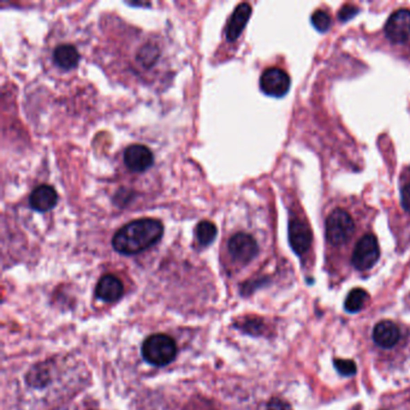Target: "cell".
I'll list each match as a JSON object with an SVG mask.
<instances>
[{
  "label": "cell",
  "mask_w": 410,
  "mask_h": 410,
  "mask_svg": "<svg viewBox=\"0 0 410 410\" xmlns=\"http://www.w3.org/2000/svg\"><path fill=\"white\" fill-rule=\"evenodd\" d=\"M364 216L352 203H341L330 208L325 216V239L331 248L347 247L354 239H361L366 231Z\"/></svg>",
  "instance_id": "cell-1"
},
{
  "label": "cell",
  "mask_w": 410,
  "mask_h": 410,
  "mask_svg": "<svg viewBox=\"0 0 410 410\" xmlns=\"http://www.w3.org/2000/svg\"><path fill=\"white\" fill-rule=\"evenodd\" d=\"M162 234L164 228L157 219H137L116 232L112 239L113 248L124 255H135L158 244Z\"/></svg>",
  "instance_id": "cell-2"
},
{
  "label": "cell",
  "mask_w": 410,
  "mask_h": 410,
  "mask_svg": "<svg viewBox=\"0 0 410 410\" xmlns=\"http://www.w3.org/2000/svg\"><path fill=\"white\" fill-rule=\"evenodd\" d=\"M142 357L151 365L162 367L171 364L177 354L175 341L166 334H153L142 344Z\"/></svg>",
  "instance_id": "cell-3"
},
{
  "label": "cell",
  "mask_w": 410,
  "mask_h": 410,
  "mask_svg": "<svg viewBox=\"0 0 410 410\" xmlns=\"http://www.w3.org/2000/svg\"><path fill=\"white\" fill-rule=\"evenodd\" d=\"M380 248L377 236L373 232L366 231L352 252V264L357 271L370 270L378 262Z\"/></svg>",
  "instance_id": "cell-4"
},
{
  "label": "cell",
  "mask_w": 410,
  "mask_h": 410,
  "mask_svg": "<svg viewBox=\"0 0 410 410\" xmlns=\"http://www.w3.org/2000/svg\"><path fill=\"white\" fill-rule=\"evenodd\" d=\"M289 242L300 257L306 255L311 248L313 234L305 214H293L289 221Z\"/></svg>",
  "instance_id": "cell-5"
},
{
  "label": "cell",
  "mask_w": 410,
  "mask_h": 410,
  "mask_svg": "<svg viewBox=\"0 0 410 410\" xmlns=\"http://www.w3.org/2000/svg\"><path fill=\"white\" fill-rule=\"evenodd\" d=\"M384 33L393 45H410V10L395 11L386 21Z\"/></svg>",
  "instance_id": "cell-6"
},
{
  "label": "cell",
  "mask_w": 410,
  "mask_h": 410,
  "mask_svg": "<svg viewBox=\"0 0 410 410\" xmlns=\"http://www.w3.org/2000/svg\"><path fill=\"white\" fill-rule=\"evenodd\" d=\"M228 249L234 262L242 265H247L253 262L259 254L257 239L247 232L234 234L228 242Z\"/></svg>",
  "instance_id": "cell-7"
},
{
  "label": "cell",
  "mask_w": 410,
  "mask_h": 410,
  "mask_svg": "<svg viewBox=\"0 0 410 410\" xmlns=\"http://www.w3.org/2000/svg\"><path fill=\"white\" fill-rule=\"evenodd\" d=\"M260 87L265 94L280 98L288 93L290 77L283 69L268 68L262 72Z\"/></svg>",
  "instance_id": "cell-8"
},
{
  "label": "cell",
  "mask_w": 410,
  "mask_h": 410,
  "mask_svg": "<svg viewBox=\"0 0 410 410\" xmlns=\"http://www.w3.org/2000/svg\"><path fill=\"white\" fill-rule=\"evenodd\" d=\"M152 151L144 144H131L124 152V164L134 172H144L153 165Z\"/></svg>",
  "instance_id": "cell-9"
},
{
  "label": "cell",
  "mask_w": 410,
  "mask_h": 410,
  "mask_svg": "<svg viewBox=\"0 0 410 410\" xmlns=\"http://www.w3.org/2000/svg\"><path fill=\"white\" fill-rule=\"evenodd\" d=\"M95 293L98 298L103 300L105 302H116L122 298L124 287L116 275H106L101 277L98 282Z\"/></svg>",
  "instance_id": "cell-10"
},
{
  "label": "cell",
  "mask_w": 410,
  "mask_h": 410,
  "mask_svg": "<svg viewBox=\"0 0 410 410\" xmlns=\"http://www.w3.org/2000/svg\"><path fill=\"white\" fill-rule=\"evenodd\" d=\"M250 15H252V8L247 3L239 4L234 10L229 23L226 26V39L228 40L234 42L239 39L241 33L244 32V27L248 23Z\"/></svg>",
  "instance_id": "cell-11"
},
{
  "label": "cell",
  "mask_w": 410,
  "mask_h": 410,
  "mask_svg": "<svg viewBox=\"0 0 410 410\" xmlns=\"http://www.w3.org/2000/svg\"><path fill=\"white\" fill-rule=\"evenodd\" d=\"M401 339V332L395 323L383 321L375 325L373 330V341L375 344L384 349H390L396 345Z\"/></svg>",
  "instance_id": "cell-12"
},
{
  "label": "cell",
  "mask_w": 410,
  "mask_h": 410,
  "mask_svg": "<svg viewBox=\"0 0 410 410\" xmlns=\"http://www.w3.org/2000/svg\"><path fill=\"white\" fill-rule=\"evenodd\" d=\"M58 195L51 185H40L33 190L29 203L33 210L37 212H47L57 205Z\"/></svg>",
  "instance_id": "cell-13"
},
{
  "label": "cell",
  "mask_w": 410,
  "mask_h": 410,
  "mask_svg": "<svg viewBox=\"0 0 410 410\" xmlns=\"http://www.w3.org/2000/svg\"><path fill=\"white\" fill-rule=\"evenodd\" d=\"M53 59L54 63L57 64L59 68L70 70L75 68L80 62V53L75 49V46L63 44L55 47Z\"/></svg>",
  "instance_id": "cell-14"
},
{
  "label": "cell",
  "mask_w": 410,
  "mask_h": 410,
  "mask_svg": "<svg viewBox=\"0 0 410 410\" xmlns=\"http://www.w3.org/2000/svg\"><path fill=\"white\" fill-rule=\"evenodd\" d=\"M368 300V293L364 289H352L345 298V311L349 313H357L365 307L366 301Z\"/></svg>",
  "instance_id": "cell-15"
},
{
  "label": "cell",
  "mask_w": 410,
  "mask_h": 410,
  "mask_svg": "<svg viewBox=\"0 0 410 410\" xmlns=\"http://www.w3.org/2000/svg\"><path fill=\"white\" fill-rule=\"evenodd\" d=\"M195 234H196L200 244L203 246H208V244H212L216 239V226L213 224L212 221H200L195 229Z\"/></svg>",
  "instance_id": "cell-16"
},
{
  "label": "cell",
  "mask_w": 410,
  "mask_h": 410,
  "mask_svg": "<svg viewBox=\"0 0 410 410\" xmlns=\"http://www.w3.org/2000/svg\"><path fill=\"white\" fill-rule=\"evenodd\" d=\"M159 57V50L157 46L154 45H146L139 51V54H137V59H139V62H140L144 67H152L155 62H157V59Z\"/></svg>",
  "instance_id": "cell-17"
},
{
  "label": "cell",
  "mask_w": 410,
  "mask_h": 410,
  "mask_svg": "<svg viewBox=\"0 0 410 410\" xmlns=\"http://www.w3.org/2000/svg\"><path fill=\"white\" fill-rule=\"evenodd\" d=\"M311 23L319 32H326L331 27V17L327 12L323 10H318L311 16Z\"/></svg>",
  "instance_id": "cell-18"
},
{
  "label": "cell",
  "mask_w": 410,
  "mask_h": 410,
  "mask_svg": "<svg viewBox=\"0 0 410 410\" xmlns=\"http://www.w3.org/2000/svg\"><path fill=\"white\" fill-rule=\"evenodd\" d=\"M334 368L339 375L350 377L357 375V366L352 360H344V359H336L334 362Z\"/></svg>",
  "instance_id": "cell-19"
},
{
  "label": "cell",
  "mask_w": 410,
  "mask_h": 410,
  "mask_svg": "<svg viewBox=\"0 0 410 410\" xmlns=\"http://www.w3.org/2000/svg\"><path fill=\"white\" fill-rule=\"evenodd\" d=\"M401 206L403 211L410 216V178L401 183Z\"/></svg>",
  "instance_id": "cell-20"
},
{
  "label": "cell",
  "mask_w": 410,
  "mask_h": 410,
  "mask_svg": "<svg viewBox=\"0 0 410 410\" xmlns=\"http://www.w3.org/2000/svg\"><path fill=\"white\" fill-rule=\"evenodd\" d=\"M267 410H293L288 402L280 398H272L267 403Z\"/></svg>",
  "instance_id": "cell-21"
}]
</instances>
